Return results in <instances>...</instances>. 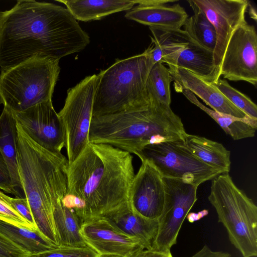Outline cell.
Returning a JSON list of instances; mask_svg holds the SVG:
<instances>
[{
	"label": "cell",
	"instance_id": "obj_1",
	"mask_svg": "<svg viewBox=\"0 0 257 257\" xmlns=\"http://www.w3.org/2000/svg\"><path fill=\"white\" fill-rule=\"evenodd\" d=\"M88 35L70 11L34 0H19L0 12L1 70L35 55L59 60L83 50Z\"/></svg>",
	"mask_w": 257,
	"mask_h": 257
},
{
	"label": "cell",
	"instance_id": "obj_2",
	"mask_svg": "<svg viewBox=\"0 0 257 257\" xmlns=\"http://www.w3.org/2000/svg\"><path fill=\"white\" fill-rule=\"evenodd\" d=\"M133 156L110 145L89 143L67 170L63 204L82 223L129 205Z\"/></svg>",
	"mask_w": 257,
	"mask_h": 257
},
{
	"label": "cell",
	"instance_id": "obj_3",
	"mask_svg": "<svg viewBox=\"0 0 257 257\" xmlns=\"http://www.w3.org/2000/svg\"><path fill=\"white\" fill-rule=\"evenodd\" d=\"M17 127L19 171L25 197L37 229L60 246L53 210L67 193L68 160L34 142L17 121Z\"/></svg>",
	"mask_w": 257,
	"mask_h": 257
},
{
	"label": "cell",
	"instance_id": "obj_4",
	"mask_svg": "<svg viewBox=\"0 0 257 257\" xmlns=\"http://www.w3.org/2000/svg\"><path fill=\"white\" fill-rule=\"evenodd\" d=\"M150 101L137 108L92 117L89 143L110 145L138 157L148 145L184 141V125L170 106Z\"/></svg>",
	"mask_w": 257,
	"mask_h": 257
},
{
	"label": "cell",
	"instance_id": "obj_5",
	"mask_svg": "<svg viewBox=\"0 0 257 257\" xmlns=\"http://www.w3.org/2000/svg\"><path fill=\"white\" fill-rule=\"evenodd\" d=\"M152 60L145 51L123 59H117L101 70L92 109V117L114 114L144 106L150 102L147 78Z\"/></svg>",
	"mask_w": 257,
	"mask_h": 257
},
{
	"label": "cell",
	"instance_id": "obj_6",
	"mask_svg": "<svg viewBox=\"0 0 257 257\" xmlns=\"http://www.w3.org/2000/svg\"><path fill=\"white\" fill-rule=\"evenodd\" d=\"M208 200L230 242L243 257L257 255V206L237 187L229 173L212 179Z\"/></svg>",
	"mask_w": 257,
	"mask_h": 257
},
{
	"label": "cell",
	"instance_id": "obj_7",
	"mask_svg": "<svg viewBox=\"0 0 257 257\" xmlns=\"http://www.w3.org/2000/svg\"><path fill=\"white\" fill-rule=\"evenodd\" d=\"M59 60L39 55L1 70L0 103L20 112L52 100L59 77Z\"/></svg>",
	"mask_w": 257,
	"mask_h": 257
},
{
	"label": "cell",
	"instance_id": "obj_8",
	"mask_svg": "<svg viewBox=\"0 0 257 257\" xmlns=\"http://www.w3.org/2000/svg\"><path fill=\"white\" fill-rule=\"evenodd\" d=\"M101 75L86 77L67 91L63 108L58 113L65 134L68 164H71L89 143L94 95Z\"/></svg>",
	"mask_w": 257,
	"mask_h": 257
},
{
	"label": "cell",
	"instance_id": "obj_9",
	"mask_svg": "<svg viewBox=\"0 0 257 257\" xmlns=\"http://www.w3.org/2000/svg\"><path fill=\"white\" fill-rule=\"evenodd\" d=\"M138 157L151 162L163 177L180 180L197 187L224 173L198 160L186 147L184 141L148 145Z\"/></svg>",
	"mask_w": 257,
	"mask_h": 257
},
{
	"label": "cell",
	"instance_id": "obj_10",
	"mask_svg": "<svg viewBox=\"0 0 257 257\" xmlns=\"http://www.w3.org/2000/svg\"><path fill=\"white\" fill-rule=\"evenodd\" d=\"M153 38L163 54L162 63L169 68L189 71L206 81L214 83L219 78L214 64L213 52L193 42L182 29L168 30L149 27Z\"/></svg>",
	"mask_w": 257,
	"mask_h": 257
},
{
	"label": "cell",
	"instance_id": "obj_11",
	"mask_svg": "<svg viewBox=\"0 0 257 257\" xmlns=\"http://www.w3.org/2000/svg\"><path fill=\"white\" fill-rule=\"evenodd\" d=\"M165 201L158 218V228L152 248L171 252L182 224L197 200V187L182 180L164 178Z\"/></svg>",
	"mask_w": 257,
	"mask_h": 257
},
{
	"label": "cell",
	"instance_id": "obj_12",
	"mask_svg": "<svg viewBox=\"0 0 257 257\" xmlns=\"http://www.w3.org/2000/svg\"><path fill=\"white\" fill-rule=\"evenodd\" d=\"M230 81L257 83V34L246 20L233 31L221 62L218 76Z\"/></svg>",
	"mask_w": 257,
	"mask_h": 257
},
{
	"label": "cell",
	"instance_id": "obj_13",
	"mask_svg": "<svg viewBox=\"0 0 257 257\" xmlns=\"http://www.w3.org/2000/svg\"><path fill=\"white\" fill-rule=\"evenodd\" d=\"M13 112L22 130L34 142L50 152L61 153L65 145V131L52 100L22 112Z\"/></svg>",
	"mask_w": 257,
	"mask_h": 257
},
{
	"label": "cell",
	"instance_id": "obj_14",
	"mask_svg": "<svg viewBox=\"0 0 257 257\" xmlns=\"http://www.w3.org/2000/svg\"><path fill=\"white\" fill-rule=\"evenodd\" d=\"M142 164L132 181L129 193V205L135 213L147 219H158L165 201L163 177L149 161Z\"/></svg>",
	"mask_w": 257,
	"mask_h": 257
},
{
	"label": "cell",
	"instance_id": "obj_15",
	"mask_svg": "<svg viewBox=\"0 0 257 257\" xmlns=\"http://www.w3.org/2000/svg\"><path fill=\"white\" fill-rule=\"evenodd\" d=\"M214 27L216 43L213 51L218 77L222 59L234 30L244 20L249 2L247 0H193Z\"/></svg>",
	"mask_w": 257,
	"mask_h": 257
},
{
	"label": "cell",
	"instance_id": "obj_16",
	"mask_svg": "<svg viewBox=\"0 0 257 257\" xmlns=\"http://www.w3.org/2000/svg\"><path fill=\"white\" fill-rule=\"evenodd\" d=\"M80 233L85 244L99 255L113 254L124 257L146 249L138 238L130 236L116 227L105 217H96L83 221Z\"/></svg>",
	"mask_w": 257,
	"mask_h": 257
},
{
	"label": "cell",
	"instance_id": "obj_17",
	"mask_svg": "<svg viewBox=\"0 0 257 257\" xmlns=\"http://www.w3.org/2000/svg\"><path fill=\"white\" fill-rule=\"evenodd\" d=\"M137 5L125 17L144 25L158 29L177 30L183 26L188 15L179 4L171 6L174 0H137Z\"/></svg>",
	"mask_w": 257,
	"mask_h": 257
},
{
	"label": "cell",
	"instance_id": "obj_18",
	"mask_svg": "<svg viewBox=\"0 0 257 257\" xmlns=\"http://www.w3.org/2000/svg\"><path fill=\"white\" fill-rule=\"evenodd\" d=\"M168 69L173 77L176 92L181 88L187 89L200 98L211 109L218 113L241 119L250 117L229 101L212 83L184 69L176 67Z\"/></svg>",
	"mask_w": 257,
	"mask_h": 257
},
{
	"label": "cell",
	"instance_id": "obj_19",
	"mask_svg": "<svg viewBox=\"0 0 257 257\" xmlns=\"http://www.w3.org/2000/svg\"><path fill=\"white\" fill-rule=\"evenodd\" d=\"M17 120L13 112L4 107L0 115V151L8 168L17 197L25 198L19 171Z\"/></svg>",
	"mask_w": 257,
	"mask_h": 257
},
{
	"label": "cell",
	"instance_id": "obj_20",
	"mask_svg": "<svg viewBox=\"0 0 257 257\" xmlns=\"http://www.w3.org/2000/svg\"><path fill=\"white\" fill-rule=\"evenodd\" d=\"M125 233L139 239L146 249H152L156 236L158 220L143 217L127 206L103 217Z\"/></svg>",
	"mask_w": 257,
	"mask_h": 257
},
{
	"label": "cell",
	"instance_id": "obj_21",
	"mask_svg": "<svg viewBox=\"0 0 257 257\" xmlns=\"http://www.w3.org/2000/svg\"><path fill=\"white\" fill-rule=\"evenodd\" d=\"M63 3L76 20L88 22L130 10L137 0H58Z\"/></svg>",
	"mask_w": 257,
	"mask_h": 257
},
{
	"label": "cell",
	"instance_id": "obj_22",
	"mask_svg": "<svg viewBox=\"0 0 257 257\" xmlns=\"http://www.w3.org/2000/svg\"><path fill=\"white\" fill-rule=\"evenodd\" d=\"M184 144L190 152L198 160L224 173L230 170V152L221 143L201 136L187 133Z\"/></svg>",
	"mask_w": 257,
	"mask_h": 257
},
{
	"label": "cell",
	"instance_id": "obj_23",
	"mask_svg": "<svg viewBox=\"0 0 257 257\" xmlns=\"http://www.w3.org/2000/svg\"><path fill=\"white\" fill-rule=\"evenodd\" d=\"M192 103L205 112L213 118L234 140L253 137L257 126V120L247 117L238 118L218 113L203 104L190 91L185 88L178 90Z\"/></svg>",
	"mask_w": 257,
	"mask_h": 257
},
{
	"label": "cell",
	"instance_id": "obj_24",
	"mask_svg": "<svg viewBox=\"0 0 257 257\" xmlns=\"http://www.w3.org/2000/svg\"><path fill=\"white\" fill-rule=\"evenodd\" d=\"M0 233L30 254L55 249L56 245L38 230L19 227L0 220Z\"/></svg>",
	"mask_w": 257,
	"mask_h": 257
},
{
	"label": "cell",
	"instance_id": "obj_25",
	"mask_svg": "<svg viewBox=\"0 0 257 257\" xmlns=\"http://www.w3.org/2000/svg\"><path fill=\"white\" fill-rule=\"evenodd\" d=\"M53 218L60 246H87L80 233V219L72 209L63 204L62 199L54 205Z\"/></svg>",
	"mask_w": 257,
	"mask_h": 257
},
{
	"label": "cell",
	"instance_id": "obj_26",
	"mask_svg": "<svg viewBox=\"0 0 257 257\" xmlns=\"http://www.w3.org/2000/svg\"><path fill=\"white\" fill-rule=\"evenodd\" d=\"M187 2L193 12V15L186 19L183 25V30L195 43L213 52L216 43V34L214 26L193 0Z\"/></svg>",
	"mask_w": 257,
	"mask_h": 257
},
{
	"label": "cell",
	"instance_id": "obj_27",
	"mask_svg": "<svg viewBox=\"0 0 257 257\" xmlns=\"http://www.w3.org/2000/svg\"><path fill=\"white\" fill-rule=\"evenodd\" d=\"M172 81H173V79L169 69L163 63L158 62L154 65L146 83L149 99L170 106V84Z\"/></svg>",
	"mask_w": 257,
	"mask_h": 257
},
{
	"label": "cell",
	"instance_id": "obj_28",
	"mask_svg": "<svg viewBox=\"0 0 257 257\" xmlns=\"http://www.w3.org/2000/svg\"><path fill=\"white\" fill-rule=\"evenodd\" d=\"M212 83L233 104L249 117L257 120V106L250 98L232 87L226 80L219 78Z\"/></svg>",
	"mask_w": 257,
	"mask_h": 257
},
{
	"label": "cell",
	"instance_id": "obj_29",
	"mask_svg": "<svg viewBox=\"0 0 257 257\" xmlns=\"http://www.w3.org/2000/svg\"><path fill=\"white\" fill-rule=\"evenodd\" d=\"M99 255L88 246H60L50 250L30 254L28 257H99Z\"/></svg>",
	"mask_w": 257,
	"mask_h": 257
},
{
	"label": "cell",
	"instance_id": "obj_30",
	"mask_svg": "<svg viewBox=\"0 0 257 257\" xmlns=\"http://www.w3.org/2000/svg\"><path fill=\"white\" fill-rule=\"evenodd\" d=\"M0 220L19 227L38 230L20 215L8 202L5 194L0 191Z\"/></svg>",
	"mask_w": 257,
	"mask_h": 257
},
{
	"label": "cell",
	"instance_id": "obj_31",
	"mask_svg": "<svg viewBox=\"0 0 257 257\" xmlns=\"http://www.w3.org/2000/svg\"><path fill=\"white\" fill-rule=\"evenodd\" d=\"M5 198L14 209L37 229L34 219L26 197H11L5 194Z\"/></svg>",
	"mask_w": 257,
	"mask_h": 257
},
{
	"label": "cell",
	"instance_id": "obj_32",
	"mask_svg": "<svg viewBox=\"0 0 257 257\" xmlns=\"http://www.w3.org/2000/svg\"><path fill=\"white\" fill-rule=\"evenodd\" d=\"M29 255L0 233V257H28Z\"/></svg>",
	"mask_w": 257,
	"mask_h": 257
},
{
	"label": "cell",
	"instance_id": "obj_33",
	"mask_svg": "<svg viewBox=\"0 0 257 257\" xmlns=\"http://www.w3.org/2000/svg\"><path fill=\"white\" fill-rule=\"evenodd\" d=\"M0 189L12 194L16 197V193L12 185L10 173L6 162L0 151Z\"/></svg>",
	"mask_w": 257,
	"mask_h": 257
},
{
	"label": "cell",
	"instance_id": "obj_34",
	"mask_svg": "<svg viewBox=\"0 0 257 257\" xmlns=\"http://www.w3.org/2000/svg\"><path fill=\"white\" fill-rule=\"evenodd\" d=\"M151 44L145 51L149 54L155 65L158 62H162L163 54L159 44L153 37H151Z\"/></svg>",
	"mask_w": 257,
	"mask_h": 257
},
{
	"label": "cell",
	"instance_id": "obj_35",
	"mask_svg": "<svg viewBox=\"0 0 257 257\" xmlns=\"http://www.w3.org/2000/svg\"><path fill=\"white\" fill-rule=\"evenodd\" d=\"M190 257H230V254L224 251L212 250L209 246L204 245Z\"/></svg>",
	"mask_w": 257,
	"mask_h": 257
},
{
	"label": "cell",
	"instance_id": "obj_36",
	"mask_svg": "<svg viewBox=\"0 0 257 257\" xmlns=\"http://www.w3.org/2000/svg\"><path fill=\"white\" fill-rule=\"evenodd\" d=\"M140 257H173L171 252L166 253L155 249H144Z\"/></svg>",
	"mask_w": 257,
	"mask_h": 257
},
{
	"label": "cell",
	"instance_id": "obj_37",
	"mask_svg": "<svg viewBox=\"0 0 257 257\" xmlns=\"http://www.w3.org/2000/svg\"><path fill=\"white\" fill-rule=\"evenodd\" d=\"M144 249H141L138 250L135 252H134L132 254H128L124 257H140L142 252Z\"/></svg>",
	"mask_w": 257,
	"mask_h": 257
},
{
	"label": "cell",
	"instance_id": "obj_38",
	"mask_svg": "<svg viewBox=\"0 0 257 257\" xmlns=\"http://www.w3.org/2000/svg\"><path fill=\"white\" fill-rule=\"evenodd\" d=\"M99 257H123L118 255L107 254V255H100Z\"/></svg>",
	"mask_w": 257,
	"mask_h": 257
}]
</instances>
